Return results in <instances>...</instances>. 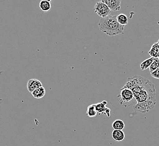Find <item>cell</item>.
Returning a JSON list of instances; mask_svg holds the SVG:
<instances>
[{"instance_id":"cell-1","label":"cell","mask_w":159,"mask_h":146,"mask_svg":"<svg viewBox=\"0 0 159 146\" xmlns=\"http://www.w3.org/2000/svg\"><path fill=\"white\" fill-rule=\"evenodd\" d=\"M122 88L130 89L137 101L133 106L135 112L146 114L152 109L156 103L155 85L147 78L139 75L129 78Z\"/></svg>"},{"instance_id":"cell-2","label":"cell","mask_w":159,"mask_h":146,"mask_svg":"<svg viewBox=\"0 0 159 146\" xmlns=\"http://www.w3.org/2000/svg\"><path fill=\"white\" fill-rule=\"evenodd\" d=\"M99 30L110 36L124 33L125 26L120 24L117 20V16L110 15L101 18L98 23Z\"/></svg>"},{"instance_id":"cell-3","label":"cell","mask_w":159,"mask_h":146,"mask_svg":"<svg viewBox=\"0 0 159 146\" xmlns=\"http://www.w3.org/2000/svg\"><path fill=\"white\" fill-rule=\"evenodd\" d=\"M94 11L101 18H104L110 15L111 12V10L107 5L103 3L102 1H99L95 4Z\"/></svg>"},{"instance_id":"cell-4","label":"cell","mask_w":159,"mask_h":146,"mask_svg":"<svg viewBox=\"0 0 159 146\" xmlns=\"http://www.w3.org/2000/svg\"><path fill=\"white\" fill-rule=\"evenodd\" d=\"M117 97L120 98V104L122 105L124 102L128 103L131 101L134 98V95L133 92L128 88H121L120 89V93L117 96Z\"/></svg>"},{"instance_id":"cell-5","label":"cell","mask_w":159,"mask_h":146,"mask_svg":"<svg viewBox=\"0 0 159 146\" xmlns=\"http://www.w3.org/2000/svg\"><path fill=\"white\" fill-rule=\"evenodd\" d=\"M102 1L106 4L111 11H118L121 10V0H102Z\"/></svg>"},{"instance_id":"cell-6","label":"cell","mask_w":159,"mask_h":146,"mask_svg":"<svg viewBox=\"0 0 159 146\" xmlns=\"http://www.w3.org/2000/svg\"><path fill=\"white\" fill-rule=\"evenodd\" d=\"M43 87V84L40 80L36 79H32L28 81L27 88L28 91L31 94L37 89Z\"/></svg>"},{"instance_id":"cell-7","label":"cell","mask_w":159,"mask_h":146,"mask_svg":"<svg viewBox=\"0 0 159 146\" xmlns=\"http://www.w3.org/2000/svg\"><path fill=\"white\" fill-rule=\"evenodd\" d=\"M112 137L113 140L117 142H121L125 138V133L122 131L113 130L112 133Z\"/></svg>"},{"instance_id":"cell-8","label":"cell","mask_w":159,"mask_h":146,"mask_svg":"<svg viewBox=\"0 0 159 146\" xmlns=\"http://www.w3.org/2000/svg\"><path fill=\"white\" fill-rule=\"evenodd\" d=\"M148 54L150 55L151 58H159V45L158 43H153L148 51Z\"/></svg>"},{"instance_id":"cell-9","label":"cell","mask_w":159,"mask_h":146,"mask_svg":"<svg viewBox=\"0 0 159 146\" xmlns=\"http://www.w3.org/2000/svg\"><path fill=\"white\" fill-rule=\"evenodd\" d=\"M51 2L52 1L42 0L40 1L39 6L40 9L43 12H48L51 10Z\"/></svg>"},{"instance_id":"cell-10","label":"cell","mask_w":159,"mask_h":146,"mask_svg":"<svg viewBox=\"0 0 159 146\" xmlns=\"http://www.w3.org/2000/svg\"><path fill=\"white\" fill-rule=\"evenodd\" d=\"M97 114L98 113L95 109V104H93L88 106L86 111V115L89 118H95Z\"/></svg>"},{"instance_id":"cell-11","label":"cell","mask_w":159,"mask_h":146,"mask_svg":"<svg viewBox=\"0 0 159 146\" xmlns=\"http://www.w3.org/2000/svg\"><path fill=\"white\" fill-rule=\"evenodd\" d=\"M45 93H46L45 89L43 87H41L37 89L36 90H35L32 93V95L34 98L36 99H41L45 96Z\"/></svg>"},{"instance_id":"cell-12","label":"cell","mask_w":159,"mask_h":146,"mask_svg":"<svg viewBox=\"0 0 159 146\" xmlns=\"http://www.w3.org/2000/svg\"><path fill=\"white\" fill-rule=\"evenodd\" d=\"M112 127L114 130L122 131L125 128V124L121 120H116L113 122Z\"/></svg>"},{"instance_id":"cell-13","label":"cell","mask_w":159,"mask_h":146,"mask_svg":"<svg viewBox=\"0 0 159 146\" xmlns=\"http://www.w3.org/2000/svg\"><path fill=\"white\" fill-rule=\"evenodd\" d=\"M154 58H150L145 60L140 64V68L142 70H145L147 69L148 68H150L151 64L153 62Z\"/></svg>"},{"instance_id":"cell-14","label":"cell","mask_w":159,"mask_h":146,"mask_svg":"<svg viewBox=\"0 0 159 146\" xmlns=\"http://www.w3.org/2000/svg\"><path fill=\"white\" fill-rule=\"evenodd\" d=\"M117 20L120 24L123 26H125L128 24V18L124 14H120L119 15L117 16Z\"/></svg>"},{"instance_id":"cell-15","label":"cell","mask_w":159,"mask_h":146,"mask_svg":"<svg viewBox=\"0 0 159 146\" xmlns=\"http://www.w3.org/2000/svg\"><path fill=\"white\" fill-rule=\"evenodd\" d=\"M95 109L98 113V114H104L105 112L107 109V107L104 106L102 102L101 103H98V104H95Z\"/></svg>"},{"instance_id":"cell-16","label":"cell","mask_w":159,"mask_h":146,"mask_svg":"<svg viewBox=\"0 0 159 146\" xmlns=\"http://www.w3.org/2000/svg\"><path fill=\"white\" fill-rule=\"evenodd\" d=\"M159 68V58H154L153 62L151 64L149 69L150 73H152L154 71L157 70Z\"/></svg>"},{"instance_id":"cell-17","label":"cell","mask_w":159,"mask_h":146,"mask_svg":"<svg viewBox=\"0 0 159 146\" xmlns=\"http://www.w3.org/2000/svg\"><path fill=\"white\" fill-rule=\"evenodd\" d=\"M151 75L154 78L159 79V68L155 71H154L152 73H151Z\"/></svg>"},{"instance_id":"cell-18","label":"cell","mask_w":159,"mask_h":146,"mask_svg":"<svg viewBox=\"0 0 159 146\" xmlns=\"http://www.w3.org/2000/svg\"><path fill=\"white\" fill-rule=\"evenodd\" d=\"M110 114H111V110L109 109V108H108L107 107V109H106V112H105V115L107 116V118H110Z\"/></svg>"},{"instance_id":"cell-19","label":"cell","mask_w":159,"mask_h":146,"mask_svg":"<svg viewBox=\"0 0 159 146\" xmlns=\"http://www.w3.org/2000/svg\"><path fill=\"white\" fill-rule=\"evenodd\" d=\"M102 104H103L104 106H106V105H107V101H103V102H102Z\"/></svg>"},{"instance_id":"cell-20","label":"cell","mask_w":159,"mask_h":146,"mask_svg":"<svg viewBox=\"0 0 159 146\" xmlns=\"http://www.w3.org/2000/svg\"><path fill=\"white\" fill-rule=\"evenodd\" d=\"M157 43H158V44L159 45V40H158V41H157Z\"/></svg>"},{"instance_id":"cell-21","label":"cell","mask_w":159,"mask_h":146,"mask_svg":"<svg viewBox=\"0 0 159 146\" xmlns=\"http://www.w3.org/2000/svg\"></svg>"}]
</instances>
